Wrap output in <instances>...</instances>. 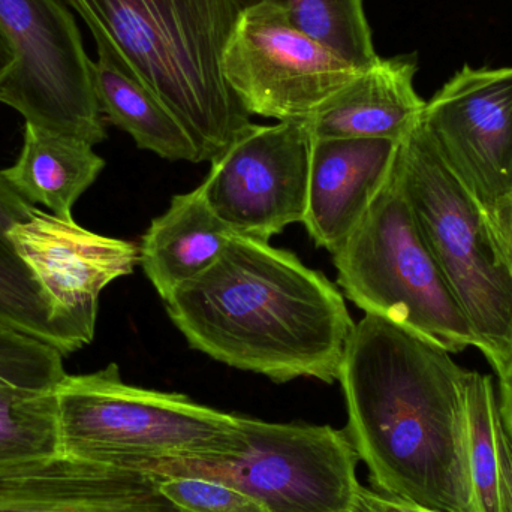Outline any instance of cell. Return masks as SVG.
Returning <instances> with one entry per match:
<instances>
[{
  "instance_id": "cell-27",
  "label": "cell",
  "mask_w": 512,
  "mask_h": 512,
  "mask_svg": "<svg viewBox=\"0 0 512 512\" xmlns=\"http://www.w3.org/2000/svg\"><path fill=\"white\" fill-rule=\"evenodd\" d=\"M17 65V54H15L14 47L9 42L8 36L3 32L0 27V84L6 80L9 72Z\"/></svg>"
},
{
  "instance_id": "cell-14",
  "label": "cell",
  "mask_w": 512,
  "mask_h": 512,
  "mask_svg": "<svg viewBox=\"0 0 512 512\" xmlns=\"http://www.w3.org/2000/svg\"><path fill=\"white\" fill-rule=\"evenodd\" d=\"M402 143L384 138H316L310 149L303 225L318 248L336 254L390 182Z\"/></svg>"
},
{
  "instance_id": "cell-2",
  "label": "cell",
  "mask_w": 512,
  "mask_h": 512,
  "mask_svg": "<svg viewBox=\"0 0 512 512\" xmlns=\"http://www.w3.org/2000/svg\"><path fill=\"white\" fill-rule=\"evenodd\" d=\"M165 307L192 349L276 384L339 381L355 328L345 297L321 271L239 234Z\"/></svg>"
},
{
  "instance_id": "cell-10",
  "label": "cell",
  "mask_w": 512,
  "mask_h": 512,
  "mask_svg": "<svg viewBox=\"0 0 512 512\" xmlns=\"http://www.w3.org/2000/svg\"><path fill=\"white\" fill-rule=\"evenodd\" d=\"M312 137L304 120L251 125L213 158L201 188L213 212L239 236L270 242L303 224Z\"/></svg>"
},
{
  "instance_id": "cell-16",
  "label": "cell",
  "mask_w": 512,
  "mask_h": 512,
  "mask_svg": "<svg viewBox=\"0 0 512 512\" xmlns=\"http://www.w3.org/2000/svg\"><path fill=\"white\" fill-rule=\"evenodd\" d=\"M415 74L414 57H381L304 120L310 137L403 143L420 125L426 107L415 89Z\"/></svg>"
},
{
  "instance_id": "cell-7",
  "label": "cell",
  "mask_w": 512,
  "mask_h": 512,
  "mask_svg": "<svg viewBox=\"0 0 512 512\" xmlns=\"http://www.w3.org/2000/svg\"><path fill=\"white\" fill-rule=\"evenodd\" d=\"M246 447L222 460H146L132 471L221 481L270 512H351L360 483L345 430L239 415Z\"/></svg>"
},
{
  "instance_id": "cell-8",
  "label": "cell",
  "mask_w": 512,
  "mask_h": 512,
  "mask_svg": "<svg viewBox=\"0 0 512 512\" xmlns=\"http://www.w3.org/2000/svg\"><path fill=\"white\" fill-rule=\"evenodd\" d=\"M0 27L17 65L0 84V102L26 123L96 146L107 138L74 15L62 0H0Z\"/></svg>"
},
{
  "instance_id": "cell-5",
  "label": "cell",
  "mask_w": 512,
  "mask_h": 512,
  "mask_svg": "<svg viewBox=\"0 0 512 512\" xmlns=\"http://www.w3.org/2000/svg\"><path fill=\"white\" fill-rule=\"evenodd\" d=\"M399 179L415 221L499 375L512 363V265L486 210L436 152L423 125L402 143Z\"/></svg>"
},
{
  "instance_id": "cell-13",
  "label": "cell",
  "mask_w": 512,
  "mask_h": 512,
  "mask_svg": "<svg viewBox=\"0 0 512 512\" xmlns=\"http://www.w3.org/2000/svg\"><path fill=\"white\" fill-rule=\"evenodd\" d=\"M0 512H188L149 472L57 454L0 468Z\"/></svg>"
},
{
  "instance_id": "cell-3",
  "label": "cell",
  "mask_w": 512,
  "mask_h": 512,
  "mask_svg": "<svg viewBox=\"0 0 512 512\" xmlns=\"http://www.w3.org/2000/svg\"><path fill=\"white\" fill-rule=\"evenodd\" d=\"M110 53L185 126L212 161L251 125L222 56L240 11L234 0H65Z\"/></svg>"
},
{
  "instance_id": "cell-17",
  "label": "cell",
  "mask_w": 512,
  "mask_h": 512,
  "mask_svg": "<svg viewBox=\"0 0 512 512\" xmlns=\"http://www.w3.org/2000/svg\"><path fill=\"white\" fill-rule=\"evenodd\" d=\"M234 236L198 186L174 195L170 207L153 219L138 246L140 264L165 301L180 285L212 267Z\"/></svg>"
},
{
  "instance_id": "cell-22",
  "label": "cell",
  "mask_w": 512,
  "mask_h": 512,
  "mask_svg": "<svg viewBox=\"0 0 512 512\" xmlns=\"http://www.w3.org/2000/svg\"><path fill=\"white\" fill-rule=\"evenodd\" d=\"M239 11L264 0H234ZM292 24L358 69L378 62L364 0H271Z\"/></svg>"
},
{
  "instance_id": "cell-26",
  "label": "cell",
  "mask_w": 512,
  "mask_h": 512,
  "mask_svg": "<svg viewBox=\"0 0 512 512\" xmlns=\"http://www.w3.org/2000/svg\"><path fill=\"white\" fill-rule=\"evenodd\" d=\"M498 403L502 424L512 442V363L502 375H499Z\"/></svg>"
},
{
  "instance_id": "cell-24",
  "label": "cell",
  "mask_w": 512,
  "mask_h": 512,
  "mask_svg": "<svg viewBox=\"0 0 512 512\" xmlns=\"http://www.w3.org/2000/svg\"><path fill=\"white\" fill-rule=\"evenodd\" d=\"M351 512H439L421 507V505L412 504V502L403 501V499L394 498V496L385 495L369 487H358L355 493L354 504Z\"/></svg>"
},
{
  "instance_id": "cell-20",
  "label": "cell",
  "mask_w": 512,
  "mask_h": 512,
  "mask_svg": "<svg viewBox=\"0 0 512 512\" xmlns=\"http://www.w3.org/2000/svg\"><path fill=\"white\" fill-rule=\"evenodd\" d=\"M35 209L0 171V324L42 340L63 355L74 354V343L54 322L50 298L9 239L11 228L26 221Z\"/></svg>"
},
{
  "instance_id": "cell-9",
  "label": "cell",
  "mask_w": 512,
  "mask_h": 512,
  "mask_svg": "<svg viewBox=\"0 0 512 512\" xmlns=\"http://www.w3.org/2000/svg\"><path fill=\"white\" fill-rule=\"evenodd\" d=\"M361 71L271 0L240 11L222 56L225 81L246 111L279 122L309 119Z\"/></svg>"
},
{
  "instance_id": "cell-25",
  "label": "cell",
  "mask_w": 512,
  "mask_h": 512,
  "mask_svg": "<svg viewBox=\"0 0 512 512\" xmlns=\"http://www.w3.org/2000/svg\"><path fill=\"white\" fill-rule=\"evenodd\" d=\"M490 227L512 265V195L486 210Z\"/></svg>"
},
{
  "instance_id": "cell-23",
  "label": "cell",
  "mask_w": 512,
  "mask_h": 512,
  "mask_svg": "<svg viewBox=\"0 0 512 512\" xmlns=\"http://www.w3.org/2000/svg\"><path fill=\"white\" fill-rule=\"evenodd\" d=\"M156 477L161 492L188 512H270L248 493L221 481L182 475Z\"/></svg>"
},
{
  "instance_id": "cell-11",
  "label": "cell",
  "mask_w": 512,
  "mask_h": 512,
  "mask_svg": "<svg viewBox=\"0 0 512 512\" xmlns=\"http://www.w3.org/2000/svg\"><path fill=\"white\" fill-rule=\"evenodd\" d=\"M421 125L484 210L512 195V66H463L426 101Z\"/></svg>"
},
{
  "instance_id": "cell-1",
  "label": "cell",
  "mask_w": 512,
  "mask_h": 512,
  "mask_svg": "<svg viewBox=\"0 0 512 512\" xmlns=\"http://www.w3.org/2000/svg\"><path fill=\"white\" fill-rule=\"evenodd\" d=\"M447 349L376 315L355 324L339 382L346 435L373 489L439 512H478L468 379Z\"/></svg>"
},
{
  "instance_id": "cell-4",
  "label": "cell",
  "mask_w": 512,
  "mask_h": 512,
  "mask_svg": "<svg viewBox=\"0 0 512 512\" xmlns=\"http://www.w3.org/2000/svg\"><path fill=\"white\" fill-rule=\"evenodd\" d=\"M63 454L129 469L146 460H222L246 442L239 415L185 394L126 384L119 366L66 375L57 387Z\"/></svg>"
},
{
  "instance_id": "cell-28",
  "label": "cell",
  "mask_w": 512,
  "mask_h": 512,
  "mask_svg": "<svg viewBox=\"0 0 512 512\" xmlns=\"http://www.w3.org/2000/svg\"><path fill=\"white\" fill-rule=\"evenodd\" d=\"M502 469H504L505 508L507 512H512V442L510 438H507L504 444Z\"/></svg>"
},
{
  "instance_id": "cell-18",
  "label": "cell",
  "mask_w": 512,
  "mask_h": 512,
  "mask_svg": "<svg viewBox=\"0 0 512 512\" xmlns=\"http://www.w3.org/2000/svg\"><path fill=\"white\" fill-rule=\"evenodd\" d=\"M104 167L92 144L26 123L20 156L2 174L33 206L42 204L51 215L74 221L75 203Z\"/></svg>"
},
{
  "instance_id": "cell-15",
  "label": "cell",
  "mask_w": 512,
  "mask_h": 512,
  "mask_svg": "<svg viewBox=\"0 0 512 512\" xmlns=\"http://www.w3.org/2000/svg\"><path fill=\"white\" fill-rule=\"evenodd\" d=\"M65 355L0 324V468L63 454L57 387Z\"/></svg>"
},
{
  "instance_id": "cell-6",
  "label": "cell",
  "mask_w": 512,
  "mask_h": 512,
  "mask_svg": "<svg viewBox=\"0 0 512 512\" xmlns=\"http://www.w3.org/2000/svg\"><path fill=\"white\" fill-rule=\"evenodd\" d=\"M333 262L342 294L366 315L402 325L450 354L475 346L468 318L403 194L399 162Z\"/></svg>"
},
{
  "instance_id": "cell-21",
  "label": "cell",
  "mask_w": 512,
  "mask_h": 512,
  "mask_svg": "<svg viewBox=\"0 0 512 512\" xmlns=\"http://www.w3.org/2000/svg\"><path fill=\"white\" fill-rule=\"evenodd\" d=\"M469 462L478 512H507L502 454L508 435L502 424L492 376L468 379Z\"/></svg>"
},
{
  "instance_id": "cell-12",
  "label": "cell",
  "mask_w": 512,
  "mask_h": 512,
  "mask_svg": "<svg viewBox=\"0 0 512 512\" xmlns=\"http://www.w3.org/2000/svg\"><path fill=\"white\" fill-rule=\"evenodd\" d=\"M21 261L53 304L57 327L77 351L92 343L101 292L140 264V249L33 210L9 231Z\"/></svg>"
},
{
  "instance_id": "cell-19",
  "label": "cell",
  "mask_w": 512,
  "mask_h": 512,
  "mask_svg": "<svg viewBox=\"0 0 512 512\" xmlns=\"http://www.w3.org/2000/svg\"><path fill=\"white\" fill-rule=\"evenodd\" d=\"M92 81L102 116L131 135L140 149L167 161L200 164V152L185 126L105 50L92 60Z\"/></svg>"
}]
</instances>
